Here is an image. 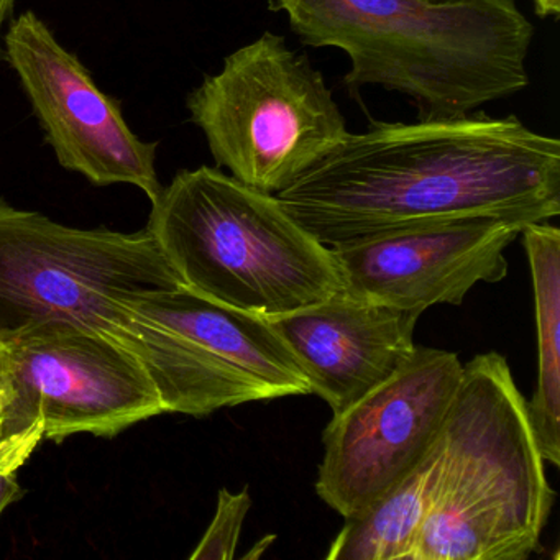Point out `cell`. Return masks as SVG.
<instances>
[{"instance_id": "8992f818", "label": "cell", "mask_w": 560, "mask_h": 560, "mask_svg": "<svg viewBox=\"0 0 560 560\" xmlns=\"http://www.w3.org/2000/svg\"><path fill=\"white\" fill-rule=\"evenodd\" d=\"M188 110L219 168L273 196L349 133L323 74L273 32L229 55Z\"/></svg>"}, {"instance_id": "6da1fadb", "label": "cell", "mask_w": 560, "mask_h": 560, "mask_svg": "<svg viewBox=\"0 0 560 560\" xmlns=\"http://www.w3.org/2000/svg\"><path fill=\"white\" fill-rule=\"evenodd\" d=\"M277 198L329 248L458 219L544 222L560 214V142L514 116L373 122Z\"/></svg>"}, {"instance_id": "ba28073f", "label": "cell", "mask_w": 560, "mask_h": 560, "mask_svg": "<svg viewBox=\"0 0 560 560\" xmlns=\"http://www.w3.org/2000/svg\"><path fill=\"white\" fill-rule=\"evenodd\" d=\"M183 287L149 229H77L0 199V346L70 320L113 336L122 304Z\"/></svg>"}, {"instance_id": "2e32d148", "label": "cell", "mask_w": 560, "mask_h": 560, "mask_svg": "<svg viewBox=\"0 0 560 560\" xmlns=\"http://www.w3.org/2000/svg\"><path fill=\"white\" fill-rule=\"evenodd\" d=\"M24 490L18 481V471L0 468V514L9 504L22 498Z\"/></svg>"}, {"instance_id": "277c9868", "label": "cell", "mask_w": 560, "mask_h": 560, "mask_svg": "<svg viewBox=\"0 0 560 560\" xmlns=\"http://www.w3.org/2000/svg\"><path fill=\"white\" fill-rule=\"evenodd\" d=\"M147 229L183 287L235 310L281 316L343 290L332 250L277 196L219 168L179 172Z\"/></svg>"}, {"instance_id": "d6986e66", "label": "cell", "mask_w": 560, "mask_h": 560, "mask_svg": "<svg viewBox=\"0 0 560 560\" xmlns=\"http://www.w3.org/2000/svg\"><path fill=\"white\" fill-rule=\"evenodd\" d=\"M438 2H439V0H438Z\"/></svg>"}, {"instance_id": "8fae6325", "label": "cell", "mask_w": 560, "mask_h": 560, "mask_svg": "<svg viewBox=\"0 0 560 560\" xmlns=\"http://www.w3.org/2000/svg\"><path fill=\"white\" fill-rule=\"evenodd\" d=\"M526 222L470 218L399 229L330 248L346 293L422 314L458 306L478 283L508 275L504 250Z\"/></svg>"}, {"instance_id": "4fadbf2b", "label": "cell", "mask_w": 560, "mask_h": 560, "mask_svg": "<svg viewBox=\"0 0 560 560\" xmlns=\"http://www.w3.org/2000/svg\"><path fill=\"white\" fill-rule=\"evenodd\" d=\"M442 432L428 454L378 500L346 517L329 560H412L442 467Z\"/></svg>"}, {"instance_id": "5b68a950", "label": "cell", "mask_w": 560, "mask_h": 560, "mask_svg": "<svg viewBox=\"0 0 560 560\" xmlns=\"http://www.w3.org/2000/svg\"><path fill=\"white\" fill-rule=\"evenodd\" d=\"M113 337L139 360L163 412L201 418L245 402L311 393L268 317L185 287L126 301Z\"/></svg>"}, {"instance_id": "7c38bea8", "label": "cell", "mask_w": 560, "mask_h": 560, "mask_svg": "<svg viewBox=\"0 0 560 560\" xmlns=\"http://www.w3.org/2000/svg\"><path fill=\"white\" fill-rule=\"evenodd\" d=\"M421 314L360 300L346 291L303 310L268 317L311 393L332 415L385 382L415 352Z\"/></svg>"}, {"instance_id": "30bf717a", "label": "cell", "mask_w": 560, "mask_h": 560, "mask_svg": "<svg viewBox=\"0 0 560 560\" xmlns=\"http://www.w3.org/2000/svg\"><path fill=\"white\" fill-rule=\"evenodd\" d=\"M5 57L37 114L58 162L97 186L132 185L155 202L156 143L129 129L116 101L97 88L84 65L34 12L5 34Z\"/></svg>"}, {"instance_id": "3957f363", "label": "cell", "mask_w": 560, "mask_h": 560, "mask_svg": "<svg viewBox=\"0 0 560 560\" xmlns=\"http://www.w3.org/2000/svg\"><path fill=\"white\" fill-rule=\"evenodd\" d=\"M442 467L412 560H526L556 491L527 401L501 353L464 365L442 428Z\"/></svg>"}, {"instance_id": "e0dca14e", "label": "cell", "mask_w": 560, "mask_h": 560, "mask_svg": "<svg viewBox=\"0 0 560 560\" xmlns=\"http://www.w3.org/2000/svg\"><path fill=\"white\" fill-rule=\"evenodd\" d=\"M533 4L540 19L557 18L560 14V0H533Z\"/></svg>"}, {"instance_id": "ac0fdd59", "label": "cell", "mask_w": 560, "mask_h": 560, "mask_svg": "<svg viewBox=\"0 0 560 560\" xmlns=\"http://www.w3.org/2000/svg\"><path fill=\"white\" fill-rule=\"evenodd\" d=\"M14 8L15 0H0V34H2L4 22L8 21V18L12 14ZM0 54H2V51H0Z\"/></svg>"}, {"instance_id": "5bb4252c", "label": "cell", "mask_w": 560, "mask_h": 560, "mask_svg": "<svg viewBox=\"0 0 560 560\" xmlns=\"http://www.w3.org/2000/svg\"><path fill=\"white\" fill-rule=\"evenodd\" d=\"M529 261L536 307L537 386L527 402L530 424L542 458L560 465V231L530 222L521 231Z\"/></svg>"}, {"instance_id": "9a60e30c", "label": "cell", "mask_w": 560, "mask_h": 560, "mask_svg": "<svg viewBox=\"0 0 560 560\" xmlns=\"http://www.w3.org/2000/svg\"><path fill=\"white\" fill-rule=\"evenodd\" d=\"M252 508L248 487L238 493L222 488L218 494V506L205 536L196 546L191 560H231L241 539L245 517Z\"/></svg>"}, {"instance_id": "9c48e42d", "label": "cell", "mask_w": 560, "mask_h": 560, "mask_svg": "<svg viewBox=\"0 0 560 560\" xmlns=\"http://www.w3.org/2000/svg\"><path fill=\"white\" fill-rule=\"evenodd\" d=\"M462 375L457 353L416 346L385 382L334 415L323 434L320 500L346 520L398 483L441 435Z\"/></svg>"}, {"instance_id": "52a82bcc", "label": "cell", "mask_w": 560, "mask_h": 560, "mask_svg": "<svg viewBox=\"0 0 560 560\" xmlns=\"http://www.w3.org/2000/svg\"><path fill=\"white\" fill-rule=\"evenodd\" d=\"M165 415L139 360L109 334L50 320L0 346V468L18 471L44 439L114 438Z\"/></svg>"}, {"instance_id": "7a4b0ae2", "label": "cell", "mask_w": 560, "mask_h": 560, "mask_svg": "<svg viewBox=\"0 0 560 560\" xmlns=\"http://www.w3.org/2000/svg\"><path fill=\"white\" fill-rule=\"evenodd\" d=\"M301 44L349 57L343 83L395 91L418 119H451L523 93L534 27L516 0H267Z\"/></svg>"}]
</instances>
